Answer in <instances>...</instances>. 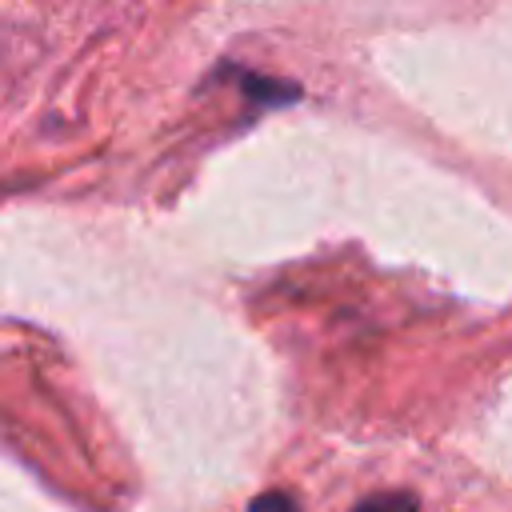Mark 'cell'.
I'll use <instances>...</instances> for the list:
<instances>
[{"label": "cell", "mask_w": 512, "mask_h": 512, "mask_svg": "<svg viewBox=\"0 0 512 512\" xmlns=\"http://www.w3.org/2000/svg\"><path fill=\"white\" fill-rule=\"evenodd\" d=\"M240 88H244V96L260 100V104H292L296 92H300V88L288 84V80H268V76H252V72L240 76Z\"/></svg>", "instance_id": "obj_1"}, {"label": "cell", "mask_w": 512, "mask_h": 512, "mask_svg": "<svg viewBox=\"0 0 512 512\" xmlns=\"http://www.w3.org/2000/svg\"><path fill=\"white\" fill-rule=\"evenodd\" d=\"M352 512H420L412 492H376L368 500H360Z\"/></svg>", "instance_id": "obj_2"}, {"label": "cell", "mask_w": 512, "mask_h": 512, "mask_svg": "<svg viewBox=\"0 0 512 512\" xmlns=\"http://www.w3.org/2000/svg\"><path fill=\"white\" fill-rule=\"evenodd\" d=\"M248 512H300V504H296L292 492H264V496L252 500Z\"/></svg>", "instance_id": "obj_3"}]
</instances>
